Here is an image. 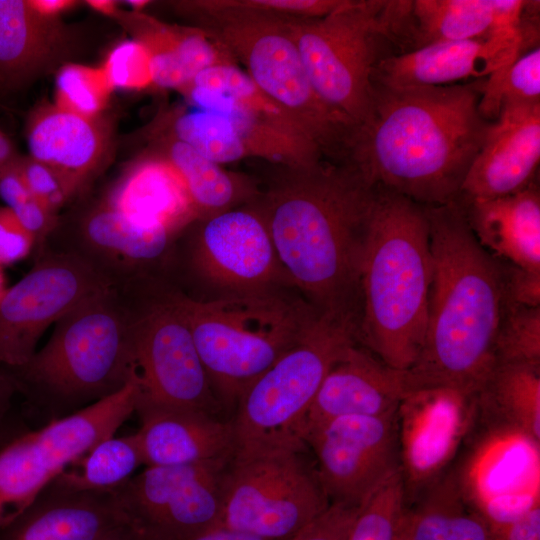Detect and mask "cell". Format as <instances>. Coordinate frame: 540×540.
<instances>
[{
  "mask_svg": "<svg viewBox=\"0 0 540 540\" xmlns=\"http://www.w3.org/2000/svg\"><path fill=\"white\" fill-rule=\"evenodd\" d=\"M278 166L251 202L262 216L290 283L320 314L358 330L361 265L375 199L349 162Z\"/></svg>",
  "mask_w": 540,
  "mask_h": 540,
  "instance_id": "obj_1",
  "label": "cell"
},
{
  "mask_svg": "<svg viewBox=\"0 0 540 540\" xmlns=\"http://www.w3.org/2000/svg\"><path fill=\"white\" fill-rule=\"evenodd\" d=\"M479 83L386 87L372 83L349 163L371 184L425 206L455 202L488 128Z\"/></svg>",
  "mask_w": 540,
  "mask_h": 540,
  "instance_id": "obj_2",
  "label": "cell"
},
{
  "mask_svg": "<svg viewBox=\"0 0 540 540\" xmlns=\"http://www.w3.org/2000/svg\"><path fill=\"white\" fill-rule=\"evenodd\" d=\"M432 281L424 343L408 369L414 389L474 393L491 371L502 310L498 259L474 236L458 201L425 206Z\"/></svg>",
  "mask_w": 540,
  "mask_h": 540,
  "instance_id": "obj_3",
  "label": "cell"
},
{
  "mask_svg": "<svg viewBox=\"0 0 540 540\" xmlns=\"http://www.w3.org/2000/svg\"><path fill=\"white\" fill-rule=\"evenodd\" d=\"M376 186L361 265L359 345L410 369L421 352L432 281L425 205Z\"/></svg>",
  "mask_w": 540,
  "mask_h": 540,
  "instance_id": "obj_4",
  "label": "cell"
},
{
  "mask_svg": "<svg viewBox=\"0 0 540 540\" xmlns=\"http://www.w3.org/2000/svg\"><path fill=\"white\" fill-rule=\"evenodd\" d=\"M214 393L231 416L244 391L291 348L320 314L276 291L196 300L172 294Z\"/></svg>",
  "mask_w": 540,
  "mask_h": 540,
  "instance_id": "obj_5",
  "label": "cell"
},
{
  "mask_svg": "<svg viewBox=\"0 0 540 540\" xmlns=\"http://www.w3.org/2000/svg\"><path fill=\"white\" fill-rule=\"evenodd\" d=\"M133 309L114 286L85 298L54 325L47 343L22 366L8 368L18 390L56 404L96 402L134 375Z\"/></svg>",
  "mask_w": 540,
  "mask_h": 540,
  "instance_id": "obj_6",
  "label": "cell"
},
{
  "mask_svg": "<svg viewBox=\"0 0 540 540\" xmlns=\"http://www.w3.org/2000/svg\"><path fill=\"white\" fill-rule=\"evenodd\" d=\"M197 18L200 29L245 66L254 84L290 116L325 160L349 162L358 125L317 94L290 33V17L215 10Z\"/></svg>",
  "mask_w": 540,
  "mask_h": 540,
  "instance_id": "obj_7",
  "label": "cell"
},
{
  "mask_svg": "<svg viewBox=\"0 0 540 540\" xmlns=\"http://www.w3.org/2000/svg\"><path fill=\"white\" fill-rule=\"evenodd\" d=\"M356 331L319 314L303 336L242 394L231 417L235 452L307 448L303 429L318 389Z\"/></svg>",
  "mask_w": 540,
  "mask_h": 540,
  "instance_id": "obj_8",
  "label": "cell"
},
{
  "mask_svg": "<svg viewBox=\"0 0 540 540\" xmlns=\"http://www.w3.org/2000/svg\"><path fill=\"white\" fill-rule=\"evenodd\" d=\"M399 21L400 1L375 0H344L324 17L287 20L319 97L358 126L370 112L380 40L398 39Z\"/></svg>",
  "mask_w": 540,
  "mask_h": 540,
  "instance_id": "obj_9",
  "label": "cell"
},
{
  "mask_svg": "<svg viewBox=\"0 0 540 540\" xmlns=\"http://www.w3.org/2000/svg\"><path fill=\"white\" fill-rule=\"evenodd\" d=\"M308 448L233 455L222 478L220 527L288 540L331 504Z\"/></svg>",
  "mask_w": 540,
  "mask_h": 540,
  "instance_id": "obj_10",
  "label": "cell"
},
{
  "mask_svg": "<svg viewBox=\"0 0 540 540\" xmlns=\"http://www.w3.org/2000/svg\"><path fill=\"white\" fill-rule=\"evenodd\" d=\"M138 391L132 377L116 393L27 432L0 450V530L68 465L114 436L135 412Z\"/></svg>",
  "mask_w": 540,
  "mask_h": 540,
  "instance_id": "obj_11",
  "label": "cell"
},
{
  "mask_svg": "<svg viewBox=\"0 0 540 540\" xmlns=\"http://www.w3.org/2000/svg\"><path fill=\"white\" fill-rule=\"evenodd\" d=\"M132 338L137 404L229 418L217 399L186 318L173 295L134 306Z\"/></svg>",
  "mask_w": 540,
  "mask_h": 540,
  "instance_id": "obj_12",
  "label": "cell"
},
{
  "mask_svg": "<svg viewBox=\"0 0 540 540\" xmlns=\"http://www.w3.org/2000/svg\"><path fill=\"white\" fill-rule=\"evenodd\" d=\"M230 460L147 466L111 493L137 540H184L219 526Z\"/></svg>",
  "mask_w": 540,
  "mask_h": 540,
  "instance_id": "obj_13",
  "label": "cell"
},
{
  "mask_svg": "<svg viewBox=\"0 0 540 540\" xmlns=\"http://www.w3.org/2000/svg\"><path fill=\"white\" fill-rule=\"evenodd\" d=\"M110 286L77 254L44 246L30 271L0 301V365L12 369L25 364L50 325Z\"/></svg>",
  "mask_w": 540,
  "mask_h": 540,
  "instance_id": "obj_14",
  "label": "cell"
},
{
  "mask_svg": "<svg viewBox=\"0 0 540 540\" xmlns=\"http://www.w3.org/2000/svg\"><path fill=\"white\" fill-rule=\"evenodd\" d=\"M303 441L331 503L360 507L401 471L398 410L335 418L308 429Z\"/></svg>",
  "mask_w": 540,
  "mask_h": 540,
  "instance_id": "obj_15",
  "label": "cell"
},
{
  "mask_svg": "<svg viewBox=\"0 0 540 540\" xmlns=\"http://www.w3.org/2000/svg\"><path fill=\"white\" fill-rule=\"evenodd\" d=\"M476 392L448 386L412 390L398 407L401 475L406 504L454 463L456 453L474 430Z\"/></svg>",
  "mask_w": 540,
  "mask_h": 540,
  "instance_id": "obj_16",
  "label": "cell"
},
{
  "mask_svg": "<svg viewBox=\"0 0 540 540\" xmlns=\"http://www.w3.org/2000/svg\"><path fill=\"white\" fill-rule=\"evenodd\" d=\"M192 260L210 283L236 294L291 284L267 226L252 203L198 220Z\"/></svg>",
  "mask_w": 540,
  "mask_h": 540,
  "instance_id": "obj_17",
  "label": "cell"
},
{
  "mask_svg": "<svg viewBox=\"0 0 540 540\" xmlns=\"http://www.w3.org/2000/svg\"><path fill=\"white\" fill-rule=\"evenodd\" d=\"M528 28L524 23L480 38L433 42L381 58L372 69L371 82L395 88L427 87L488 77L521 55L531 35Z\"/></svg>",
  "mask_w": 540,
  "mask_h": 540,
  "instance_id": "obj_18",
  "label": "cell"
},
{
  "mask_svg": "<svg viewBox=\"0 0 540 540\" xmlns=\"http://www.w3.org/2000/svg\"><path fill=\"white\" fill-rule=\"evenodd\" d=\"M539 160L540 102H506L490 123L459 198L486 200L517 193L534 182Z\"/></svg>",
  "mask_w": 540,
  "mask_h": 540,
  "instance_id": "obj_19",
  "label": "cell"
},
{
  "mask_svg": "<svg viewBox=\"0 0 540 540\" xmlns=\"http://www.w3.org/2000/svg\"><path fill=\"white\" fill-rule=\"evenodd\" d=\"M414 390L408 370L393 368L353 343L334 361L307 414L304 433L344 416H381L398 410Z\"/></svg>",
  "mask_w": 540,
  "mask_h": 540,
  "instance_id": "obj_20",
  "label": "cell"
},
{
  "mask_svg": "<svg viewBox=\"0 0 540 540\" xmlns=\"http://www.w3.org/2000/svg\"><path fill=\"white\" fill-rule=\"evenodd\" d=\"M176 235L132 220L102 201L82 218L76 243L55 249L77 254L124 289L142 269L164 257Z\"/></svg>",
  "mask_w": 540,
  "mask_h": 540,
  "instance_id": "obj_21",
  "label": "cell"
},
{
  "mask_svg": "<svg viewBox=\"0 0 540 540\" xmlns=\"http://www.w3.org/2000/svg\"><path fill=\"white\" fill-rule=\"evenodd\" d=\"M139 439L146 466L230 460L235 452L231 418L205 412L137 404Z\"/></svg>",
  "mask_w": 540,
  "mask_h": 540,
  "instance_id": "obj_22",
  "label": "cell"
},
{
  "mask_svg": "<svg viewBox=\"0 0 540 540\" xmlns=\"http://www.w3.org/2000/svg\"><path fill=\"white\" fill-rule=\"evenodd\" d=\"M126 524L111 492L70 491L50 483L0 540H100Z\"/></svg>",
  "mask_w": 540,
  "mask_h": 540,
  "instance_id": "obj_23",
  "label": "cell"
},
{
  "mask_svg": "<svg viewBox=\"0 0 540 540\" xmlns=\"http://www.w3.org/2000/svg\"><path fill=\"white\" fill-rule=\"evenodd\" d=\"M456 201L474 236L491 255L540 271V193L535 181L514 194Z\"/></svg>",
  "mask_w": 540,
  "mask_h": 540,
  "instance_id": "obj_24",
  "label": "cell"
},
{
  "mask_svg": "<svg viewBox=\"0 0 540 540\" xmlns=\"http://www.w3.org/2000/svg\"><path fill=\"white\" fill-rule=\"evenodd\" d=\"M103 201L132 220L175 234L198 220L181 176L154 152L132 164Z\"/></svg>",
  "mask_w": 540,
  "mask_h": 540,
  "instance_id": "obj_25",
  "label": "cell"
},
{
  "mask_svg": "<svg viewBox=\"0 0 540 540\" xmlns=\"http://www.w3.org/2000/svg\"><path fill=\"white\" fill-rule=\"evenodd\" d=\"M30 157L45 163L80 187L99 167L108 133L97 118L89 119L54 105L36 108L26 128Z\"/></svg>",
  "mask_w": 540,
  "mask_h": 540,
  "instance_id": "obj_26",
  "label": "cell"
},
{
  "mask_svg": "<svg viewBox=\"0 0 540 540\" xmlns=\"http://www.w3.org/2000/svg\"><path fill=\"white\" fill-rule=\"evenodd\" d=\"M66 44L60 23L40 15L28 0H0V89L38 76L61 57Z\"/></svg>",
  "mask_w": 540,
  "mask_h": 540,
  "instance_id": "obj_27",
  "label": "cell"
},
{
  "mask_svg": "<svg viewBox=\"0 0 540 540\" xmlns=\"http://www.w3.org/2000/svg\"><path fill=\"white\" fill-rule=\"evenodd\" d=\"M151 134L169 135L220 165L248 157L271 162L274 157L268 134L238 115L174 109L159 118Z\"/></svg>",
  "mask_w": 540,
  "mask_h": 540,
  "instance_id": "obj_28",
  "label": "cell"
},
{
  "mask_svg": "<svg viewBox=\"0 0 540 540\" xmlns=\"http://www.w3.org/2000/svg\"><path fill=\"white\" fill-rule=\"evenodd\" d=\"M530 3L522 0L411 1L409 37L419 48L433 42L480 38L521 27Z\"/></svg>",
  "mask_w": 540,
  "mask_h": 540,
  "instance_id": "obj_29",
  "label": "cell"
},
{
  "mask_svg": "<svg viewBox=\"0 0 540 540\" xmlns=\"http://www.w3.org/2000/svg\"><path fill=\"white\" fill-rule=\"evenodd\" d=\"M476 422L540 443V366L494 364L476 392Z\"/></svg>",
  "mask_w": 540,
  "mask_h": 540,
  "instance_id": "obj_30",
  "label": "cell"
},
{
  "mask_svg": "<svg viewBox=\"0 0 540 540\" xmlns=\"http://www.w3.org/2000/svg\"><path fill=\"white\" fill-rule=\"evenodd\" d=\"M413 540H493L455 464L429 484L408 507Z\"/></svg>",
  "mask_w": 540,
  "mask_h": 540,
  "instance_id": "obj_31",
  "label": "cell"
},
{
  "mask_svg": "<svg viewBox=\"0 0 540 540\" xmlns=\"http://www.w3.org/2000/svg\"><path fill=\"white\" fill-rule=\"evenodd\" d=\"M154 153L181 176L198 220L254 201L260 191L245 175L228 171L186 143L166 134H152Z\"/></svg>",
  "mask_w": 540,
  "mask_h": 540,
  "instance_id": "obj_32",
  "label": "cell"
},
{
  "mask_svg": "<svg viewBox=\"0 0 540 540\" xmlns=\"http://www.w3.org/2000/svg\"><path fill=\"white\" fill-rule=\"evenodd\" d=\"M137 434L111 436L62 470L50 484L70 491L111 492L143 465Z\"/></svg>",
  "mask_w": 540,
  "mask_h": 540,
  "instance_id": "obj_33",
  "label": "cell"
},
{
  "mask_svg": "<svg viewBox=\"0 0 540 540\" xmlns=\"http://www.w3.org/2000/svg\"><path fill=\"white\" fill-rule=\"evenodd\" d=\"M186 85L217 94L247 114L314 147L290 116L266 96L250 77L237 67V64L208 68L197 74Z\"/></svg>",
  "mask_w": 540,
  "mask_h": 540,
  "instance_id": "obj_34",
  "label": "cell"
},
{
  "mask_svg": "<svg viewBox=\"0 0 540 540\" xmlns=\"http://www.w3.org/2000/svg\"><path fill=\"white\" fill-rule=\"evenodd\" d=\"M148 50L153 84L160 88L180 90L189 81L181 60L187 27L172 26L133 11L114 15Z\"/></svg>",
  "mask_w": 540,
  "mask_h": 540,
  "instance_id": "obj_35",
  "label": "cell"
},
{
  "mask_svg": "<svg viewBox=\"0 0 540 540\" xmlns=\"http://www.w3.org/2000/svg\"><path fill=\"white\" fill-rule=\"evenodd\" d=\"M478 109L481 116L495 121L502 105L509 101L540 102V49L534 47L479 83Z\"/></svg>",
  "mask_w": 540,
  "mask_h": 540,
  "instance_id": "obj_36",
  "label": "cell"
},
{
  "mask_svg": "<svg viewBox=\"0 0 540 540\" xmlns=\"http://www.w3.org/2000/svg\"><path fill=\"white\" fill-rule=\"evenodd\" d=\"M493 358L494 364L540 366V307L502 301Z\"/></svg>",
  "mask_w": 540,
  "mask_h": 540,
  "instance_id": "obj_37",
  "label": "cell"
},
{
  "mask_svg": "<svg viewBox=\"0 0 540 540\" xmlns=\"http://www.w3.org/2000/svg\"><path fill=\"white\" fill-rule=\"evenodd\" d=\"M407 509L400 471L360 506L347 540H396Z\"/></svg>",
  "mask_w": 540,
  "mask_h": 540,
  "instance_id": "obj_38",
  "label": "cell"
},
{
  "mask_svg": "<svg viewBox=\"0 0 540 540\" xmlns=\"http://www.w3.org/2000/svg\"><path fill=\"white\" fill-rule=\"evenodd\" d=\"M55 105L94 119L106 107L112 91L103 67L66 64L56 75Z\"/></svg>",
  "mask_w": 540,
  "mask_h": 540,
  "instance_id": "obj_39",
  "label": "cell"
},
{
  "mask_svg": "<svg viewBox=\"0 0 540 540\" xmlns=\"http://www.w3.org/2000/svg\"><path fill=\"white\" fill-rule=\"evenodd\" d=\"M102 67L113 89L140 90L153 84L150 54L136 39L116 45Z\"/></svg>",
  "mask_w": 540,
  "mask_h": 540,
  "instance_id": "obj_40",
  "label": "cell"
},
{
  "mask_svg": "<svg viewBox=\"0 0 540 540\" xmlns=\"http://www.w3.org/2000/svg\"><path fill=\"white\" fill-rule=\"evenodd\" d=\"M17 165L32 196L55 214L80 188L67 175L30 156H20Z\"/></svg>",
  "mask_w": 540,
  "mask_h": 540,
  "instance_id": "obj_41",
  "label": "cell"
},
{
  "mask_svg": "<svg viewBox=\"0 0 540 540\" xmlns=\"http://www.w3.org/2000/svg\"><path fill=\"white\" fill-rule=\"evenodd\" d=\"M359 508L331 503L320 516L288 540H347Z\"/></svg>",
  "mask_w": 540,
  "mask_h": 540,
  "instance_id": "obj_42",
  "label": "cell"
},
{
  "mask_svg": "<svg viewBox=\"0 0 540 540\" xmlns=\"http://www.w3.org/2000/svg\"><path fill=\"white\" fill-rule=\"evenodd\" d=\"M498 262L503 300L514 305L540 307V271L526 269L500 259Z\"/></svg>",
  "mask_w": 540,
  "mask_h": 540,
  "instance_id": "obj_43",
  "label": "cell"
},
{
  "mask_svg": "<svg viewBox=\"0 0 540 540\" xmlns=\"http://www.w3.org/2000/svg\"><path fill=\"white\" fill-rule=\"evenodd\" d=\"M35 249L33 237L24 229L12 211L0 207V265L7 266L25 259Z\"/></svg>",
  "mask_w": 540,
  "mask_h": 540,
  "instance_id": "obj_44",
  "label": "cell"
},
{
  "mask_svg": "<svg viewBox=\"0 0 540 540\" xmlns=\"http://www.w3.org/2000/svg\"><path fill=\"white\" fill-rule=\"evenodd\" d=\"M491 527L493 540H540V503L516 518Z\"/></svg>",
  "mask_w": 540,
  "mask_h": 540,
  "instance_id": "obj_45",
  "label": "cell"
},
{
  "mask_svg": "<svg viewBox=\"0 0 540 540\" xmlns=\"http://www.w3.org/2000/svg\"><path fill=\"white\" fill-rule=\"evenodd\" d=\"M17 162L0 172V198L9 209L32 197Z\"/></svg>",
  "mask_w": 540,
  "mask_h": 540,
  "instance_id": "obj_46",
  "label": "cell"
},
{
  "mask_svg": "<svg viewBox=\"0 0 540 540\" xmlns=\"http://www.w3.org/2000/svg\"><path fill=\"white\" fill-rule=\"evenodd\" d=\"M31 7L40 15L55 18L59 13L75 5L71 0H28Z\"/></svg>",
  "mask_w": 540,
  "mask_h": 540,
  "instance_id": "obj_47",
  "label": "cell"
},
{
  "mask_svg": "<svg viewBox=\"0 0 540 540\" xmlns=\"http://www.w3.org/2000/svg\"><path fill=\"white\" fill-rule=\"evenodd\" d=\"M136 537V536H135ZM137 540V538H136ZM184 540H262L224 527H215Z\"/></svg>",
  "mask_w": 540,
  "mask_h": 540,
  "instance_id": "obj_48",
  "label": "cell"
},
{
  "mask_svg": "<svg viewBox=\"0 0 540 540\" xmlns=\"http://www.w3.org/2000/svg\"><path fill=\"white\" fill-rule=\"evenodd\" d=\"M16 391L18 387L11 371L0 365V417Z\"/></svg>",
  "mask_w": 540,
  "mask_h": 540,
  "instance_id": "obj_49",
  "label": "cell"
},
{
  "mask_svg": "<svg viewBox=\"0 0 540 540\" xmlns=\"http://www.w3.org/2000/svg\"><path fill=\"white\" fill-rule=\"evenodd\" d=\"M19 158L12 141L0 129V172L15 164Z\"/></svg>",
  "mask_w": 540,
  "mask_h": 540,
  "instance_id": "obj_50",
  "label": "cell"
},
{
  "mask_svg": "<svg viewBox=\"0 0 540 540\" xmlns=\"http://www.w3.org/2000/svg\"><path fill=\"white\" fill-rule=\"evenodd\" d=\"M100 540H136V537L128 525L122 524L111 530Z\"/></svg>",
  "mask_w": 540,
  "mask_h": 540,
  "instance_id": "obj_51",
  "label": "cell"
},
{
  "mask_svg": "<svg viewBox=\"0 0 540 540\" xmlns=\"http://www.w3.org/2000/svg\"><path fill=\"white\" fill-rule=\"evenodd\" d=\"M86 3L94 10L106 15L114 16L117 12L116 3L110 0H90Z\"/></svg>",
  "mask_w": 540,
  "mask_h": 540,
  "instance_id": "obj_52",
  "label": "cell"
},
{
  "mask_svg": "<svg viewBox=\"0 0 540 540\" xmlns=\"http://www.w3.org/2000/svg\"><path fill=\"white\" fill-rule=\"evenodd\" d=\"M396 540H413L412 527H411V515L409 508L407 509L403 521L401 523Z\"/></svg>",
  "mask_w": 540,
  "mask_h": 540,
  "instance_id": "obj_53",
  "label": "cell"
},
{
  "mask_svg": "<svg viewBox=\"0 0 540 540\" xmlns=\"http://www.w3.org/2000/svg\"><path fill=\"white\" fill-rule=\"evenodd\" d=\"M7 289L8 287L6 286V278L4 275L3 267L0 265V301Z\"/></svg>",
  "mask_w": 540,
  "mask_h": 540,
  "instance_id": "obj_54",
  "label": "cell"
},
{
  "mask_svg": "<svg viewBox=\"0 0 540 540\" xmlns=\"http://www.w3.org/2000/svg\"><path fill=\"white\" fill-rule=\"evenodd\" d=\"M125 3L132 6L135 10H140L146 5H148L150 2L146 0H129V1H125Z\"/></svg>",
  "mask_w": 540,
  "mask_h": 540,
  "instance_id": "obj_55",
  "label": "cell"
}]
</instances>
